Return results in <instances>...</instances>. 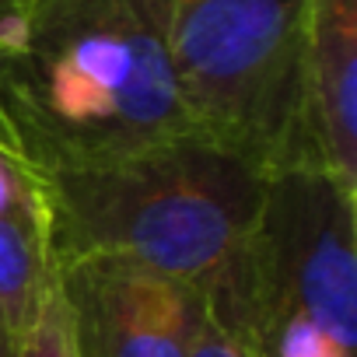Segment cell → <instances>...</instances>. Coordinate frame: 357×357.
Returning a JSON list of instances; mask_svg holds the SVG:
<instances>
[{
	"label": "cell",
	"instance_id": "1",
	"mask_svg": "<svg viewBox=\"0 0 357 357\" xmlns=\"http://www.w3.org/2000/svg\"><path fill=\"white\" fill-rule=\"evenodd\" d=\"M0 116L43 175L197 133L168 60V0H36L0 63Z\"/></svg>",
	"mask_w": 357,
	"mask_h": 357
},
{
	"label": "cell",
	"instance_id": "2",
	"mask_svg": "<svg viewBox=\"0 0 357 357\" xmlns=\"http://www.w3.org/2000/svg\"><path fill=\"white\" fill-rule=\"evenodd\" d=\"M43 178L56 263L123 252L204 294L242 259L270 183L266 172L200 133Z\"/></svg>",
	"mask_w": 357,
	"mask_h": 357
},
{
	"label": "cell",
	"instance_id": "3",
	"mask_svg": "<svg viewBox=\"0 0 357 357\" xmlns=\"http://www.w3.org/2000/svg\"><path fill=\"white\" fill-rule=\"evenodd\" d=\"M308 0H168V60L193 130L259 172L298 161Z\"/></svg>",
	"mask_w": 357,
	"mask_h": 357
},
{
	"label": "cell",
	"instance_id": "4",
	"mask_svg": "<svg viewBox=\"0 0 357 357\" xmlns=\"http://www.w3.org/2000/svg\"><path fill=\"white\" fill-rule=\"evenodd\" d=\"M357 190L319 165L270 175L259 225L231 266L207 291V315L252 357L284 319H305L354 350L357 336Z\"/></svg>",
	"mask_w": 357,
	"mask_h": 357
},
{
	"label": "cell",
	"instance_id": "5",
	"mask_svg": "<svg viewBox=\"0 0 357 357\" xmlns=\"http://www.w3.org/2000/svg\"><path fill=\"white\" fill-rule=\"evenodd\" d=\"M77 357H190L207 322V294L123 252L56 263Z\"/></svg>",
	"mask_w": 357,
	"mask_h": 357
},
{
	"label": "cell",
	"instance_id": "6",
	"mask_svg": "<svg viewBox=\"0 0 357 357\" xmlns=\"http://www.w3.org/2000/svg\"><path fill=\"white\" fill-rule=\"evenodd\" d=\"M294 165L357 190V0H308Z\"/></svg>",
	"mask_w": 357,
	"mask_h": 357
},
{
	"label": "cell",
	"instance_id": "7",
	"mask_svg": "<svg viewBox=\"0 0 357 357\" xmlns=\"http://www.w3.org/2000/svg\"><path fill=\"white\" fill-rule=\"evenodd\" d=\"M56 280L46 178L0 144V315L22 340Z\"/></svg>",
	"mask_w": 357,
	"mask_h": 357
},
{
	"label": "cell",
	"instance_id": "8",
	"mask_svg": "<svg viewBox=\"0 0 357 357\" xmlns=\"http://www.w3.org/2000/svg\"><path fill=\"white\" fill-rule=\"evenodd\" d=\"M22 357H77L74 354V343H70L67 308H63V294H60V284L56 280L46 291L36 322L22 336Z\"/></svg>",
	"mask_w": 357,
	"mask_h": 357
},
{
	"label": "cell",
	"instance_id": "9",
	"mask_svg": "<svg viewBox=\"0 0 357 357\" xmlns=\"http://www.w3.org/2000/svg\"><path fill=\"white\" fill-rule=\"evenodd\" d=\"M32 11H36V0H0V63L11 60V56L25 46ZM0 144L15 151V140H11V133H8L4 116H0Z\"/></svg>",
	"mask_w": 357,
	"mask_h": 357
},
{
	"label": "cell",
	"instance_id": "10",
	"mask_svg": "<svg viewBox=\"0 0 357 357\" xmlns=\"http://www.w3.org/2000/svg\"><path fill=\"white\" fill-rule=\"evenodd\" d=\"M190 357H252L231 333H225L211 315H207V322H204V329H200V340H197V347H193V354Z\"/></svg>",
	"mask_w": 357,
	"mask_h": 357
},
{
	"label": "cell",
	"instance_id": "11",
	"mask_svg": "<svg viewBox=\"0 0 357 357\" xmlns=\"http://www.w3.org/2000/svg\"><path fill=\"white\" fill-rule=\"evenodd\" d=\"M0 357H22V340L11 333L4 315H0Z\"/></svg>",
	"mask_w": 357,
	"mask_h": 357
}]
</instances>
